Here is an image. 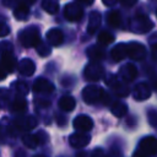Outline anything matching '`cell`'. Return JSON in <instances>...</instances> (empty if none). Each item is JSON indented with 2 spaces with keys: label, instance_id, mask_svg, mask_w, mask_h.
Instances as JSON below:
<instances>
[{
  "label": "cell",
  "instance_id": "cell-23",
  "mask_svg": "<svg viewBox=\"0 0 157 157\" xmlns=\"http://www.w3.org/2000/svg\"><path fill=\"white\" fill-rule=\"evenodd\" d=\"M22 142H23L27 147H31V148H34L37 145L44 144V142L39 139V132L36 134V135H25V136L22 137Z\"/></svg>",
  "mask_w": 157,
  "mask_h": 157
},
{
  "label": "cell",
  "instance_id": "cell-3",
  "mask_svg": "<svg viewBox=\"0 0 157 157\" xmlns=\"http://www.w3.org/2000/svg\"><path fill=\"white\" fill-rule=\"evenodd\" d=\"M144 157H151L157 153V140L153 136H147L142 139L139 144V148L136 150Z\"/></svg>",
  "mask_w": 157,
  "mask_h": 157
},
{
  "label": "cell",
  "instance_id": "cell-17",
  "mask_svg": "<svg viewBox=\"0 0 157 157\" xmlns=\"http://www.w3.org/2000/svg\"><path fill=\"white\" fill-rule=\"evenodd\" d=\"M101 25V13L98 11H92L90 13V20H88V26H87V32L90 34H93L96 29Z\"/></svg>",
  "mask_w": 157,
  "mask_h": 157
},
{
  "label": "cell",
  "instance_id": "cell-30",
  "mask_svg": "<svg viewBox=\"0 0 157 157\" xmlns=\"http://www.w3.org/2000/svg\"><path fill=\"white\" fill-rule=\"evenodd\" d=\"M147 117H148V123L152 126L157 128V110L156 109H150L147 112Z\"/></svg>",
  "mask_w": 157,
  "mask_h": 157
},
{
  "label": "cell",
  "instance_id": "cell-19",
  "mask_svg": "<svg viewBox=\"0 0 157 157\" xmlns=\"http://www.w3.org/2000/svg\"><path fill=\"white\" fill-rule=\"evenodd\" d=\"M87 55L90 56L91 61L93 63H98V60L104 58V50L102 48H99L98 45H92L90 47V49L87 50Z\"/></svg>",
  "mask_w": 157,
  "mask_h": 157
},
{
  "label": "cell",
  "instance_id": "cell-32",
  "mask_svg": "<svg viewBox=\"0 0 157 157\" xmlns=\"http://www.w3.org/2000/svg\"><path fill=\"white\" fill-rule=\"evenodd\" d=\"M9 33H10L9 26L4 21H0V37H6Z\"/></svg>",
  "mask_w": 157,
  "mask_h": 157
},
{
  "label": "cell",
  "instance_id": "cell-10",
  "mask_svg": "<svg viewBox=\"0 0 157 157\" xmlns=\"http://www.w3.org/2000/svg\"><path fill=\"white\" fill-rule=\"evenodd\" d=\"M119 76L121 77V80L124 81V82H131V81H134L135 78H136V76H137V69H136V66L135 65H132V64H125L124 66H121L120 67V70H119Z\"/></svg>",
  "mask_w": 157,
  "mask_h": 157
},
{
  "label": "cell",
  "instance_id": "cell-36",
  "mask_svg": "<svg viewBox=\"0 0 157 157\" xmlns=\"http://www.w3.org/2000/svg\"><path fill=\"white\" fill-rule=\"evenodd\" d=\"M120 4H121L123 6H132V5L136 4V1H135V0H132V1H121Z\"/></svg>",
  "mask_w": 157,
  "mask_h": 157
},
{
  "label": "cell",
  "instance_id": "cell-26",
  "mask_svg": "<svg viewBox=\"0 0 157 157\" xmlns=\"http://www.w3.org/2000/svg\"><path fill=\"white\" fill-rule=\"evenodd\" d=\"M114 42V36L108 31H102L98 34V43L102 45H108Z\"/></svg>",
  "mask_w": 157,
  "mask_h": 157
},
{
  "label": "cell",
  "instance_id": "cell-22",
  "mask_svg": "<svg viewBox=\"0 0 157 157\" xmlns=\"http://www.w3.org/2000/svg\"><path fill=\"white\" fill-rule=\"evenodd\" d=\"M110 112H112V114H114V115L118 117V118L124 117V115L126 114V112H128V105H126L125 103L118 101V102H115V103L112 104Z\"/></svg>",
  "mask_w": 157,
  "mask_h": 157
},
{
  "label": "cell",
  "instance_id": "cell-37",
  "mask_svg": "<svg viewBox=\"0 0 157 157\" xmlns=\"http://www.w3.org/2000/svg\"><path fill=\"white\" fill-rule=\"evenodd\" d=\"M103 4H104V5H109V6H112V5L115 4V1H103Z\"/></svg>",
  "mask_w": 157,
  "mask_h": 157
},
{
  "label": "cell",
  "instance_id": "cell-15",
  "mask_svg": "<svg viewBox=\"0 0 157 157\" xmlns=\"http://www.w3.org/2000/svg\"><path fill=\"white\" fill-rule=\"evenodd\" d=\"M47 40L50 45H60L64 40V33L58 28H52L47 32Z\"/></svg>",
  "mask_w": 157,
  "mask_h": 157
},
{
  "label": "cell",
  "instance_id": "cell-5",
  "mask_svg": "<svg viewBox=\"0 0 157 157\" xmlns=\"http://www.w3.org/2000/svg\"><path fill=\"white\" fill-rule=\"evenodd\" d=\"M64 16L67 21H78L83 17V7L80 2H70L64 7Z\"/></svg>",
  "mask_w": 157,
  "mask_h": 157
},
{
  "label": "cell",
  "instance_id": "cell-21",
  "mask_svg": "<svg viewBox=\"0 0 157 157\" xmlns=\"http://www.w3.org/2000/svg\"><path fill=\"white\" fill-rule=\"evenodd\" d=\"M10 108H11V110L15 112V113H23V112L26 110V108H27V103H26L25 98L17 97V98H15V99L11 102Z\"/></svg>",
  "mask_w": 157,
  "mask_h": 157
},
{
  "label": "cell",
  "instance_id": "cell-24",
  "mask_svg": "<svg viewBox=\"0 0 157 157\" xmlns=\"http://www.w3.org/2000/svg\"><path fill=\"white\" fill-rule=\"evenodd\" d=\"M107 22L110 27H119L120 23H121V16H120V12L117 11V10H112L109 11L108 16H107Z\"/></svg>",
  "mask_w": 157,
  "mask_h": 157
},
{
  "label": "cell",
  "instance_id": "cell-25",
  "mask_svg": "<svg viewBox=\"0 0 157 157\" xmlns=\"http://www.w3.org/2000/svg\"><path fill=\"white\" fill-rule=\"evenodd\" d=\"M17 126H20L21 129H25V130H31V129H33L36 125H37V120H36V118L34 117H27V118H25V119H20V120H17L16 123H15Z\"/></svg>",
  "mask_w": 157,
  "mask_h": 157
},
{
  "label": "cell",
  "instance_id": "cell-18",
  "mask_svg": "<svg viewBox=\"0 0 157 157\" xmlns=\"http://www.w3.org/2000/svg\"><path fill=\"white\" fill-rule=\"evenodd\" d=\"M28 15H29V7H28V5H27L26 2L18 4V5L15 7V10H13V16H15L17 20L23 21V20H26V18L28 17Z\"/></svg>",
  "mask_w": 157,
  "mask_h": 157
},
{
  "label": "cell",
  "instance_id": "cell-33",
  "mask_svg": "<svg viewBox=\"0 0 157 157\" xmlns=\"http://www.w3.org/2000/svg\"><path fill=\"white\" fill-rule=\"evenodd\" d=\"M92 157H105L104 152L102 148H96L93 152H92Z\"/></svg>",
  "mask_w": 157,
  "mask_h": 157
},
{
  "label": "cell",
  "instance_id": "cell-34",
  "mask_svg": "<svg viewBox=\"0 0 157 157\" xmlns=\"http://www.w3.org/2000/svg\"><path fill=\"white\" fill-rule=\"evenodd\" d=\"M152 58L155 59V61H157V43L152 45Z\"/></svg>",
  "mask_w": 157,
  "mask_h": 157
},
{
  "label": "cell",
  "instance_id": "cell-27",
  "mask_svg": "<svg viewBox=\"0 0 157 157\" xmlns=\"http://www.w3.org/2000/svg\"><path fill=\"white\" fill-rule=\"evenodd\" d=\"M42 7L49 13H56L59 10V2L53 1V0H47V1L42 2Z\"/></svg>",
  "mask_w": 157,
  "mask_h": 157
},
{
  "label": "cell",
  "instance_id": "cell-12",
  "mask_svg": "<svg viewBox=\"0 0 157 157\" xmlns=\"http://www.w3.org/2000/svg\"><path fill=\"white\" fill-rule=\"evenodd\" d=\"M91 141V137L90 135H86L83 132H76V134H72L70 137H69V142L72 147L75 148H81V147H85L86 145H88V142Z\"/></svg>",
  "mask_w": 157,
  "mask_h": 157
},
{
  "label": "cell",
  "instance_id": "cell-6",
  "mask_svg": "<svg viewBox=\"0 0 157 157\" xmlns=\"http://www.w3.org/2000/svg\"><path fill=\"white\" fill-rule=\"evenodd\" d=\"M103 75H104V69H103V66H102L101 64L93 63V61H91V63L86 66V69H85V71H83V76H85V78L88 80V81H98V80H101V78L103 77Z\"/></svg>",
  "mask_w": 157,
  "mask_h": 157
},
{
  "label": "cell",
  "instance_id": "cell-1",
  "mask_svg": "<svg viewBox=\"0 0 157 157\" xmlns=\"http://www.w3.org/2000/svg\"><path fill=\"white\" fill-rule=\"evenodd\" d=\"M82 98L88 104H94L99 101L103 102L104 104H108V102H109V96L103 91V88H101L99 86H96V85L85 87L82 91Z\"/></svg>",
  "mask_w": 157,
  "mask_h": 157
},
{
  "label": "cell",
  "instance_id": "cell-11",
  "mask_svg": "<svg viewBox=\"0 0 157 157\" xmlns=\"http://www.w3.org/2000/svg\"><path fill=\"white\" fill-rule=\"evenodd\" d=\"M152 91H151V87L147 85V83H137L135 86V88L132 90V96L136 101H145L147 98H150Z\"/></svg>",
  "mask_w": 157,
  "mask_h": 157
},
{
  "label": "cell",
  "instance_id": "cell-13",
  "mask_svg": "<svg viewBox=\"0 0 157 157\" xmlns=\"http://www.w3.org/2000/svg\"><path fill=\"white\" fill-rule=\"evenodd\" d=\"M33 91L36 93H50L54 91V85L45 78H38L33 83Z\"/></svg>",
  "mask_w": 157,
  "mask_h": 157
},
{
  "label": "cell",
  "instance_id": "cell-7",
  "mask_svg": "<svg viewBox=\"0 0 157 157\" xmlns=\"http://www.w3.org/2000/svg\"><path fill=\"white\" fill-rule=\"evenodd\" d=\"M126 49H128V56L132 60L141 61L146 56V49L141 43L130 42V43L126 44Z\"/></svg>",
  "mask_w": 157,
  "mask_h": 157
},
{
  "label": "cell",
  "instance_id": "cell-28",
  "mask_svg": "<svg viewBox=\"0 0 157 157\" xmlns=\"http://www.w3.org/2000/svg\"><path fill=\"white\" fill-rule=\"evenodd\" d=\"M10 104H11L10 91L6 88H1L0 90V108H5V107L10 108Z\"/></svg>",
  "mask_w": 157,
  "mask_h": 157
},
{
  "label": "cell",
  "instance_id": "cell-39",
  "mask_svg": "<svg viewBox=\"0 0 157 157\" xmlns=\"http://www.w3.org/2000/svg\"><path fill=\"white\" fill-rule=\"evenodd\" d=\"M156 15H157V12H156Z\"/></svg>",
  "mask_w": 157,
  "mask_h": 157
},
{
  "label": "cell",
  "instance_id": "cell-9",
  "mask_svg": "<svg viewBox=\"0 0 157 157\" xmlns=\"http://www.w3.org/2000/svg\"><path fill=\"white\" fill-rule=\"evenodd\" d=\"M1 53V66L6 72H12L13 69L16 67V59L12 53V50H5L0 52Z\"/></svg>",
  "mask_w": 157,
  "mask_h": 157
},
{
  "label": "cell",
  "instance_id": "cell-8",
  "mask_svg": "<svg viewBox=\"0 0 157 157\" xmlns=\"http://www.w3.org/2000/svg\"><path fill=\"white\" fill-rule=\"evenodd\" d=\"M72 125L74 128L78 131V132H87L90 131L92 128H93V120L88 117V115H85V114H81V115H77L74 121H72Z\"/></svg>",
  "mask_w": 157,
  "mask_h": 157
},
{
  "label": "cell",
  "instance_id": "cell-20",
  "mask_svg": "<svg viewBox=\"0 0 157 157\" xmlns=\"http://www.w3.org/2000/svg\"><path fill=\"white\" fill-rule=\"evenodd\" d=\"M75 105H76V102H75V99H74L71 96H63V97L59 99V107H60L63 110H65V112H71V110H74Z\"/></svg>",
  "mask_w": 157,
  "mask_h": 157
},
{
  "label": "cell",
  "instance_id": "cell-38",
  "mask_svg": "<svg viewBox=\"0 0 157 157\" xmlns=\"http://www.w3.org/2000/svg\"><path fill=\"white\" fill-rule=\"evenodd\" d=\"M33 157H44V156H42V155H36V156H33Z\"/></svg>",
  "mask_w": 157,
  "mask_h": 157
},
{
  "label": "cell",
  "instance_id": "cell-31",
  "mask_svg": "<svg viewBox=\"0 0 157 157\" xmlns=\"http://www.w3.org/2000/svg\"><path fill=\"white\" fill-rule=\"evenodd\" d=\"M37 48H38V53H39L42 56H47L48 54H50V48H49L45 43H42V42H40V44H39Z\"/></svg>",
  "mask_w": 157,
  "mask_h": 157
},
{
  "label": "cell",
  "instance_id": "cell-2",
  "mask_svg": "<svg viewBox=\"0 0 157 157\" xmlns=\"http://www.w3.org/2000/svg\"><path fill=\"white\" fill-rule=\"evenodd\" d=\"M18 39L23 47H38L40 44V32L37 26H31L18 33Z\"/></svg>",
  "mask_w": 157,
  "mask_h": 157
},
{
  "label": "cell",
  "instance_id": "cell-29",
  "mask_svg": "<svg viewBox=\"0 0 157 157\" xmlns=\"http://www.w3.org/2000/svg\"><path fill=\"white\" fill-rule=\"evenodd\" d=\"M13 87H16L15 91L18 92L21 96H25V94H27V92H28V86H27L25 82H15V83H13Z\"/></svg>",
  "mask_w": 157,
  "mask_h": 157
},
{
  "label": "cell",
  "instance_id": "cell-14",
  "mask_svg": "<svg viewBox=\"0 0 157 157\" xmlns=\"http://www.w3.org/2000/svg\"><path fill=\"white\" fill-rule=\"evenodd\" d=\"M17 69H18V72L23 76H31L34 74L36 71V64L31 60V59H22L18 65H17Z\"/></svg>",
  "mask_w": 157,
  "mask_h": 157
},
{
  "label": "cell",
  "instance_id": "cell-35",
  "mask_svg": "<svg viewBox=\"0 0 157 157\" xmlns=\"http://www.w3.org/2000/svg\"><path fill=\"white\" fill-rule=\"evenodd\" d=\"M6 75H7V72L4 70V67H2L1 64H0V80H4V78L6 77Z\"/></svg>",
  "mask_w": 157,
  "mask_h": 157
},
{
  "label": "cell",
  "instance_id": "cell-16",
  "mask_svg": "<svg viewBox=\"0 0 157 157\" xmlns=\"http://www.w3.org/2000/svg\"><path fill=\"white\" fill-rule=\"evenodd\" d=\"M110 55H112V58H113L114 61H117V63H118V61H121L125 56H128L126 44H125V43H119V44H117V45L112 49Z\"/></svg>",
  "mask_w": 157,
  "mask_h": 157
},
{
  "label": "cell",
  "instance_id": "cell-4",
  "mask_svg": "<svg viewBox=\"0 0 157 157\" xmlns=\"http://www.w3.org/2000/svg\"><path fill=\"white\" fill-rule=\"evenodd\" d=\"M152 27H153V22L148 18V16L141 15V13H137V15L134 17L132 22H131V28H132L135 32H139V33L148 32Z\"/></svg>",
  "mask_w": 157,
  "mask_h": 157
}]
</instances>
